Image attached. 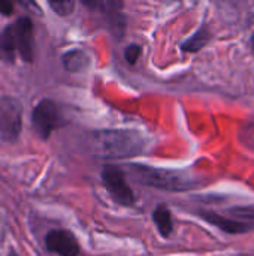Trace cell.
Returning <instances> with one entry per match:
<instances>
[{
  "label": "cell",
  "instance_id": "1",
  "mask_svg": "<svg viewBox=\"0 0 254 256\" xmlns=\"http://www.w3.org/2000/svg\"><path fill=\"white\" fill-rule=\"evenodd\" d=\"M91 147L100 158H133L142 153L144 140L135 130H97L91 135Z\"/></svg>",
  "mask_w": 254,
  "mask_h": 256
},
{
  "label": "cell",
  "instance_id": "2",
  "mask_svg": "<svg viewBox=\"0 0 254 256\" xmlns=\"http://www.w3.org/2000/svg\"><path fill=\"white\" fill-rule=\"evenodd\" d=\"M130 168L139 183L154 189L166 192H187L201 186L199 178L187 171L162 170L144 165H132Z\"/></svg>",
  "mask_w": 254,
  "mask_h": 256
},
{
  "label": "cell",
  "instance_id": "3",
  "mask_svg": "<svg viewBox=\"0 0 254 256\" xmlns=\"http://www.w3.org/2000/svg\"><path fill=\"white\" fill-rule=\"evenodd\" d=\"M196 214L207 224L231 236L254 231V207H231L223 212L199 210Z\"/></svg>",
  "mask_w": 254,
  "mask_h": 256
},
{
  "label": "cell",
  "instance_id": "4",
  "mask_svg": "<svg viewBox=\"0 0 254 256\" xmlns=\"http://www.w3.org/2000/svg\"><path fill=\"white\" fill-rule=\"evenodd\" d=\"M22 129V105L12 96L0 98V141L12 144Z\"/></svg>",
  "mask_w": 254,
  "mask_h": 256
},
{
  "label": "cell",
  "instance_id": "5",
  "mask_svg": "<svg viewBox=\"0 0 254 256\" xmlns=\"http://www.w3.org/2000/svg\"><path fill=\"white\" fill-rule=\"evenodd\" d=\"M60 126H63V114L60 106L51 99L39 100L31 112V128L34 134L45 141Z\"/></svg>",
  "mask_w": 254,
  "mask_h": 256
},
{
  "label": "cell",
  "instance_id": "6",
  "mask_svg": "<svg viewBox=\"0 0 254 256\" xmlns=\"http://www.w3.org/2000/svg\"><path fill=\"white\" fill-rule=\"evenodd\" d=\"M102 183L109 194V196L123 207H132L136 202V196L133 194V189L126 180V176L123 170H120L115 165H106L102 170Z\"/></svg>",
  "mask_w": 254,
  "mask_h": 256
},
{
  "label": "cell",
  "instance_id": "7",
  "mask_svg": "<svg viewBox=\"0 0 254 256\" xmlns=\"http://www.w3.org/2000/svg\"><path fill=\"white\" fill-rule=\"evenodd\" d=\"M13 44L16 54L27 63L34 60V36H33V21L30 16H19L13 24H10Z\"/></svg>",
  "mask_w": 254,
  "mask_h": 256
},
{
  "label": "cell",
  "instance_id": "8",
  "mask_svg": "<svg viewBox=\"0 0 254 256\" xmlns=\"http://www.w3.org/2000/svg\"><path fill=\"white\" fill-rule=\"evenodd\" d=\"M45 248L58 256H78L81 252L76 237L66 230H51L45 237Z\"/></svg>",
  "mask_w": 254,
  "mask_h": 256
},
{
  "label": "cell",
  "instance_id": "9",
  "mask_svg": "<svg viewBox=\"0 0 254 256\" xmlns=\"http://www.w3.org/2000/svg\"><path fill=\"white\" fill-rule=\"evenodd\" d=\"M85 6L91 8V9H97L100 14L105 15V18L108 20L109 22V27H111V32L117 34V38H123V33H124V27H126V22H124V16L121 14V8H123V3L120 2H100V0H84L82 2Z\"/></svg>",
  "mask_w": 254,
  "mask_h": 256
},
{
  "label": "cell",
  "instance_id": "10",
  "mask_svg": "<svg viewBox=\"0 0 254 256\" xmlns=\"http://www.w3.org/2000/svg\"><path fill=\"white\" fill-rule=\"evenodd\" d=\"M61 63H63V68L66 70H69L72 74H79L88 68L90 56L81 48L69 50L61 56Z\"/></svg>",
  "mask_w": 254,
  "mask_h": 256
},
{
  "label": "cell",
  "instance_id": "11",
  "mask_svg": "<svg viewBox=\"0 0 254 256\" xmlns=\"http://www.w3.org/2000/svg\"><path fill=\"white\" fill-rule=\"evenodd\" d=\"M153 222L157 226V231L163 238H169L172 236V232H174V219H172L171 210L165 204H160V206H157L154 208Z\"/></svg>",
  "mask_w": 254,
  "mask_h": 256
},
{
  "label": "cell",
  "instance_id": "12",
  "mask_svg": "<svg viewBox=\"0 0 254 256\" xmlns=\"http://www.w3.org/2000/svg\"><path fill=\"white\" fill-rule=\"evenodd\" d=\"M211 32L208 28V26H201L189 39H186L183 44H181V50L184 52H198L201 51L210 40H211Z\"/></svg>",
  "mask_w": 254,
  "mask_h": 256
},
{
  "label": "cell",
  "instance_id": "13",
  "mask_svg": "<svg viewBox=\"0 0 254 256\" xmlns=\"http://www.w3.org/2000/svg\"><path fill=\"white\" fill-rule=\"evenodd\" d=\"M15 57H16V48L13 44L12 28L9 24L0 32V60L3 63L12 64L15 63Z\"/></svg>",
  "mask_w": 254,
  "mask_h": 256
},
{
  "label": "cell",
  "instance_id": "14",
  "mask_svg": "<svg viewBox=\"0 0 254 256\" xmlns=\"http://www.w3.org/2000/svg\"><path fill=\"white\" fill-rule=\"evenodd\" d=\"M49 6L60 16H67L75 10V2L72 0H51Z\"/></svg>",
  "mask_w": 254,
  "mask_h": 256
},
{
  "label": "cell",
  "instance_id": "15",
  "mask_svg": "<svg viewBox=\"0 0 254 256\" xmlns=\"http://www.w3.org/2000/svg\"><path fill=\"white\" fill-rule=\"evenodd\" d=\"M141 52H142L141 45H138V44H130V45H127V48L124 50V58L127 60L129 64H135V63L138 62Z\"/></svg>",
  "mask_w": 254,
  "mask_h": 256
},
{
  "label": "cell",
  "instance_id": "16",
  "mask_svg": "<svg viewBox=\"0 0 254 256\" xmlns=\"http://www.w3.org/2000/svg\"><path fill=\"white\" fill-rule=\"evenodd\" d=\"M241 138H243L244 146H247V147L254 150V123L249 124L247 128H244V130L241 134Z\"/></svg>",
  "mask_w": 254,
  "mask_h": 256
},
{
  "label": "cell",
  "instance_id": "17",
  "mask_svg": "<svg viewBox=\"0 0 254 256\" xmlns=\"http://www.w3.org/2000/svg\"><path fill=\"white\" fill-rule=\"evenodd\" d=\"M0 14L9 16L13 14V3L9 0H0Z\"/></svg>",
  "mask_w": 254,
  "mask_h": 256
},
{
  "label": "cell",
  "instance_id": "18",
  "mask_svg": "<svg viewBox=\"0 0 254 256\" xmlns=\"http://www.w3.org/2000/svg\"><path fill=\"white\" fill-rule=\"evenodd\" d=\"M250 45H252V51H253L254 54V32L253 34H252V39H250Z\"/></svg>",
  "mask_w": 254,
  "mask_h": 256
},
{
  "label": "cell",
  "instance_id": "19",
  "mask_svg": "<svg viewBox=\"0 0 254 256\" xmlns=\"http://www.w3.org/2000/svg\"><path fill=\"white\" fill-rule=\"evenodd\" d=\"M7 256H19V255H18L16 252H13V250H12V252H9V255Z\"/></svg>",
  "mask_w": 254,
  "mask_h": 256
}]
</instances>
